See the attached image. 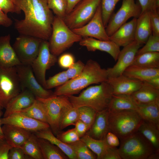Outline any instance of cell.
I'll use <instances>...</instances> for the list:
<instances>
[{"mask_svg": "<svg viewBox=\"0 0 159 159\" xmlns=\"http://www.w3.org/2000/svg\"><path fill=\"white\" fill-rule=\"evenodd\" d=\"M120 141L118 150L121 159H148L156 151L138 131Z\"/></svg>", "mask_w": 159, "mask_h": 159, "instance_id": "obj_6", "label": "cell"}, {"mask_svg": "<svg viewBox=\"0 0 159 159\" xmlns=\"http://www.w3.org/2000/svg\"><path fill=\"white\" fill-rule=\"evenodd\" d=\"M90 149L97 156V159H102L108 146L105 139L98 140L94 139L85 134L80 138Z\"/></svg>", "mask_w": 159, "mask_h": 159, "instance_id": "obj_33", "label": "cell"}, {"mask_svg": "<svg viewBox=\"0 0 159 159\" xmlns=\"http://www.w3.org/2000/svg\"><path fill=\"white\" fill-rule=\"evenodd\" d=\"M18 112L37 120L47 123L46 113L43 105L36 98L31 106Z\"/></svg>", "mask_w": 159, "mask_h": 159, "instance_id": "obj_34", "label": "cell"}, {"mask_svg": "<svg viewBox=\"0 0 159 159\" xmlns=\"http://www.w3.org/2000/svg\"><path fill=\"white\" fill-rule=\"evenodd\" d=\"M67 14L70 13L82 0H67Z\"/></svg>", "mask_w": 159, "mask_h": 159, "instance_id": "obj_55", "label": "cell"}, {"mask_svg": "<svg viewBox=\"0 0 159 159\" xmlns=\"http://www.w3.org/2000/svg\"><path fill=\"white\" fill-rule=\"evenodd\" d=\"M57 57L51 52L48 40H43L38 54L31 66L37 80L44 88L46 71L57 62Z\"/></svg>", "mask_w": 159, "mask_h": 159, "instance_id": "obj_12", "label": "cell"}, {"mask_svg": "<svg viewBox=\"0 0 159 159\" xmlns=\"http://www.w3.org/2000/svg\"><path fill=\"white\" fill-rule=\"evenodd\" d=\"M108 109L97 112L94 121L85 134L96 139H104L109 131Z\"/></svg>", "mask_w": 159, "mask_h": 159, "instance_id": "obj_23", "label": "cell"}, {"mask_svg": "<svg viewBox=\"0 0 159 159\" xmlns=\"http://www.w3.org/2000/svg\"><path fill=\"white\" fill-rule=\"evenodd\" d=\"M74 125V128L80 138L86 134L89 129L86 124L79 120L76 121Z\"/></svg>", "mask_w": 159, "mask_h": 159, "instance_id": "obj_53", "label": "cell"}, {"mask_svg": "<svg viewBox=\"0 0 159 159\" xmlns=\"http://www.w3.org/2000/svg\"><path fill=\"white\" fill-rule=\"evenodd\" d=\"M80 45L86 47L89 51L98 50L110 54L116 61L120 52V47L110 40L105 41L92 37H85L79 42Z\"/></svg>", "mask_w": 159, "mask_h": 159, "instance_id": "obj_18", "label": "cell"}, {"mask_svg": "<svg viewBox=\"0 0 159 159\" xmlns=\"http://www.w3.org/2000/svg\"><path fill=\"white\" fill-rule=\"evenodd\" d=\"M36 99L35 96L29 90H23L8 103L5 108L3 117L28 107L34 103Z\"/></svg>", "mask_w": 159, "mask_h": 159, "instance_id": "obj_19", "label": "cell"}, {"mask_svg": "<svg viewBox=\"0 0 159 159\" xmlns=\"http://www.w3.org/2000/svg\"><path fill=\"white\" fill-rule=\"evenodd\" d=\"M131 96L137 105L159 103V89L146 82Z\"/></svg>", "mask_w": 159, "mask_h": 159, "instance_id": "obj_24", "label": "cell"}, {"mask_svg": "<svg viewBox=\"0 0 159 159\" xmlns=\"http://www.w3.org/2000/svg\"><path fill=\"white\" fill-rule=\"evenodd\" d=\"M144 45L138 50L136 55L148 52H159V36L152 34Z\"/></svg>", "mask_w": 159, "mask_h": 159, "instance_id": "obj_42", "label": "cell"}, {"mask_svg": "<svg viewBox=\"0 0 159 159\" xmlns=\"http://www.w3.org/2000/svg\"><path fill=\"white\" fill-rule=\"evenodd\" d=\"M100 2L101 0H82L62 19L71 29L80 28L92 19Z\"/></svg>", "mask_w": 159, "mask_h": 159, "instance_id": "obj_8", "label": "cell"}, {"mask_svg": "<svg viewBox=\"0 0 159 159\" xmlns=\"http://www.w3.org/2000/svg\"><path fill=\"white\" fill-rule=\"evenodd\" d=\"M159 158V152L156 151L150 156L148 159H158Z\"/></svg>", "mask_w": 159, "mask_h": 159, "instance_id": "obj_57", "label": "cell"}, {"mask_svg": "<svg viewBox=\"0 0 159 159\" xmlns=\"http://www.w3.org/2000/svg\"><path fill=\"white\" fill-rule=\"evenodd\" d=\"M138 131L152 144L156 151L159 152V126L143 120Z\"/></svg>", "mask_w": 159, "mask_h": 159, "instance_id": "obj_30", "label": "cell"}, {"mask_svg": "<svg viewBox=\"0 0 159 159\" xmlns=\"http://www.w3.org/2000/svg\"><path fill=\"white\" fill-rule=\"evenodd\" d=\"M37 137L46 140L60 148L68 158L77 159L75 153L71 147L56 137L50 128L34 132Z\"/></svg>", "mask_w": 159, "mask_h": 159, "instance_id": "obj_28", "label": "cell"}, {"mask_svg": "<svg viewBox=\"0 0 159 159\" xmlns=\"http://www.w3.org/2000/svg\"><path fill=\"white\" fill-rule=\"evenodd\" d=\"M1 124L15 126L32 132L50 128L48 123L37 120L18 112L1 118Z\"/></svg>", "mask_w": 159, "mask_h": 159, "instance_id": "obj_16", "label": "cell"}, {"mask_svg": "<svg viewBox=\"0 0 159 159\" xmlns=\"http://www.w3.org/2000/svg\"><path fill=\"white\" fill-rule=\"evenodd\" d=\"M78 120V108L74 107L72 105L69 107L65 111L60 120L59 125L60 131L69 125H74Z\"/></svg>", "mask_w": 159, "mask_h": 159, "instance_id": "obj_37", "label": "cell"}, {"mask_svg": "<svg viewBox=\"0 0 159 159\" xmlns=\"http://www.w3.org/2000/svg\"><path fill=\"white\" fill-rule=\"evenodd\" d=\"M137 18H133L126 22L111 36L110 40L120 47H123L135 41Z\"/></svg>", "mask_w": 159, "mask_h": 159, "instance_id": "obj_20", "label": "cell"}, {"mask_svg": "<svg viewBox=\"0 0 159 159\" xmlns=\"http://www.w3.org/2000/svg\"><path fill=\"white\" fill-rule=\"evenodd\" d=\"M59 66L63 69H68L74 63L75 59L71 54L66 53L61 55L57 59Z\"/></svg>", "mask_w": 159, "mask_h": 159, "instance_id": "obj_48", "label": "cell"}, {"mask_svg": "<svg viewBox=\"0 0 159 159\" xmlns=\"http://www.w3.org/2000/svg\"><path fill=\"white\" fill-rule=\"evenodd\" d=\"M102 159H121L118 148L108 146Z\"/></svg>", "mask_w": 159, "mask_h": 159, "instance_id": "obj_52", "label": "cell"}, {"mask_svg": "<svg viewBox=\"0 0 159 159\" xmlns=\"http://www.w3.org/2000/svg\"><path fill=\"white\" fill-rule=\"evenodd\" d=\"M138 105L131 95H113L108 110L110 112L136 110Z\"/></svg>", "mask_w": 159, "mask_h": 159, "instance_id": "obj_27", "label": "cell"}, {"mask_svg": "<svg viewBox=\"0 0 159 159\" xmlns=\"http://www.w3.org/2000/svg\"><path fill=\"white\" fill-rule=\"evenodd\" d=\"M22 90L15 66L0 67V105L5 108Z\"/></svg>", "mask_w": 159, "mask_h": 159, "instance_id": "obj_9", "label": "cell"}, {"mask_svg": "<svg viewBox=\"0 0 159 159\" xmlns=\"http://www.w3.org/2000/svg\"><path fill=\"white\" fill-rule=\"evenodd\" d=\"M78 108L79 120L86 124L90 128L94 121L97 112L87 106H82Z\"/></svg>", "mask_w": 159, "mask_h": 159, "instance_id": "obj_40", "label": "cell"}, {"mask_svg": "<svg viewBox=\"0 0 159 159\" xmlns=\"http://www.w3.org/2000/svg\"><path fill=\"white\" fill-rule=\"evenodd\" d=\"M32 159L26 155L20 147H12L10 149L8 155V159Z\"/></svg>", "mask_w": 159, "mask_h": 159, "instance_id": "obj_49", "label": "cell"}, {"mask_svg": "<svg viewBox=\"0 0 159 159\" xmlns=\"http://www.w3.org/2000/svg\"><path fill=\"white\" fill-rule=\"evenodd\" d=\"M12 24V21L7 15L0 9V25L5 27H9Z\"/></svg>", "mask_w": 159, "mask_h": 159, "instance_id": "obj_54", "label": "cell"}, {"mask_svg": "<svg viewBox=\"0 0 159 159\" xmlns=\"http://www.w3.org/2000/svg\"><path fill=\"white\" fill-rule=\"evenodd\" d=\"M12 147L5 138L0 139V159H8L9 151Z\"/></svg>", "mask_w": 159, "mask_h": 159, "instance_id": "obj_50", "label": "cell"}, {"mask_svg": "<svg viewBox=\"0 0 159 159\" xmlns=\"http://www.w3.org/2000/svg\"><path fill=\"white\" fill-rule=\"evenodd\" d=\"M108 77L107 69L102 68L97 62L89 59L79 75L57 87L53 94L68 96L73 95L91 85L107 82Z\"/></svg>", "mask_w": 159, "mask_h": 159, "instance_id": "obj_2", "label": "cell"}, {"mask_svg": "<svg viewBox=\"0 0 159 159\" xmlns=\"http://www.w3.org/2000/svg\"><path fill=\"white\" fill-rule=\"evenodd\" d=\"M122 74L144 82L159 76V68H150L132 64L125 70Z\"/></svg>", "mask_w": 159, "mask_h": 159, "instance_id": "obj_26", "label": "cell"}, {"mask_svg": "<svg viewBox=\"0 0 159 159\" xmlns=\"http://www.w3.org/2000/svg\"><path fill=\"white\" fill-rule=\"evenodd\" d=\"M0 9L5 14L9 13H21L16 0H0Z\"/></svg>", "mask_w": 159, "mask_h": 159, "instance_id": "obj_44", "label": "cell"}, {"mask_svg": "<svg viewBox=\"0 0 159 159\" xmlns=\"http://www.w3.org/2000/svg\"><path fill=\"white\" fill-rule=\"evenodd\" d=\"M44 107L47 116V123L53 133L57 134L61 131L59 125L60 120L64 113L72 106L69 97L64 95H54L46 98L37 97Z\"/></svg>", "mask_w": 159, "mask_h": 159, "instance_id": "obj_7", "label": "cell"}, {"mask_svg": "<svg viewBox=\"0 0 159 159\" xmlns=\"http://www.w3.org/2000/svg\"><path fill=\"white\" fill-rule=\"evenodd\" d=\"M42 39L38 37L20 34L12 46L21 64L31 65L37 56Z\"/></svg>", "mask_w": 159, "mask_h": 159, "instance_id": "obj_10", "label": "cell"}, {"mask_svg": "<svg viewBox=\"0 0 159 159\" xmlns=\"http://www.w3.org/2000/svg\"><path fill=\"white\" fill-rule=\"evenodd\" d=\"M3 108L0 105V110H1Z\"/></svg>", "mask_w": 159, "mask_h": 159, "instance_id": "obj_59", "label": "cell"}, {"mask_svg": "<svg viewBox=\"0 0 159 159\" xmlns=\"http://www.w3.org/2000/svg\"><path fill=\"white\" fill-rule=\"evenodd\" d=\"M113 95L112 88L105 82L88 87L78 96L68 97L74 107L87 106L98 112L108 109Z\"/></svg>", "mask_w": 159, "mask_h": 159, "instance_id": "obj_3", "label": "cell"}, {"mask_svg": "<svg viewBox=\"0 0 159 159\" xmlns=\"http://www.w3.org/2000/svg\"><path fill=\"white\" fill-rule=\"evenodd\" d=\"M136 111L143 120L159 126V103L138 105Z\"/></svg>", "mask_w": 159, "mask_h": 159, "instance_id": "obj_31", "label": "cell"}, {"mask_svg": "<svg viewBox=\"0 0 159 159\" xmlns=\"http://www.w3.org/2000/svg\"><path fill=\"white\" fill-rule=\"evenodd\" d=\"M82 38L70 29L62 19L54 16L49 42L50 51L52 54L57 56L59 55Z\"/></svg>", "mask_w": 159, "mask_h": 159, "instance_id": "obj_5", "label": "cell"}, {"mask_svg": "<svg viewBox=\"0 0 159 159\" xmlns=\"http://www.w3.org/2000/svg\"><path fill=\"white\" fill-rule=\"evenodd\" d=\"M120 0H101L102 14L104 25L107 26L116 5Z\"/></svg>", "mask_w": 159, "mask_h": 159, "instance_id": "obj_38", "label": "cell"}, {"mask_svg": "<svg viewBox=\"0 0 159 159\" xmlns=\"http://www.w3.org/2000/svg\"><path fill=\"white\" fill-rule=\"evenodd\" d=\"M24 14V18L15 20L14 27L21 34L48 40L52 31L54 16L47 6V0H16Z\"/></svg>", "mask_w": 159, "mask_h": 159, "instance_id": "obj_1", "label": "cell"}, {"mask_svg": "<svg viewBox=\"0 0 159 159\" xmlns=\"http://www.w3.org/2000/svg\"><path fill=\"white\" fill-rule=\"evenodd\" d=\"M43 159H67V156L58 147L49 141L37 137Z\"/></svg>", "mask_w": 159, "mask_h": 159, "instance_id": "obj_29", "label": "cell"}, {"mask_svg": "<svg viewBox=\"0 0 159 159\" xmlns=\"http://www.w3.org/2000/svg\"><path fill=\"white\" fill-rule=\"evenodd\" d=\"M69 80L65 71L60 72L46 80L45 88L49 90L58 87L65 84Z\"/></svg>", "mask_w": 159, "mask_h": 159, "instance_id": "obj_41", "label": "cell"}, {"mask_svg": "<svg viewBox=\"0 0 159 159\" xmlns=\"http://www.w3.org/2000/svg\"><path fill=\"white\" fill-rule=\"evenodd\" d=\"M104 139L107 145L109 147H117L120 145L118 138L110 131L107 132Z\"/></svg>", "mask_w": 159, "mask_h": 159, "instance_id": "obj_51", "label": "cell"}, {"mask_svg": "<svg viewBox=\"0 0 159 159\" xmlns=\"http://www.w3.org/2000/svg\"><path fill=\"white\" fill-rule=\"evenodd\" d=\"M141 9L139 3L135 0H123L121 7L111 16L105 29L109 37L131 18H137Z\"/></svg>", "mask_w": 159, "mask_h": 159, "instance_id": "obj_11", "label": "cell"}, {"mask_svg": "<svg viewBox=\"0 0 159 159\" xmlns=\"http://www.w3.org/2000/svg\"><path fill=\"white\" fill-rule=\"evenodd\" d=\"M104 25L100 4L92 19L85 25L72 29L82 37H90L105 41L110 40Z\"/></svg>", "mask_w": 159, "mask_h": 159, "instance_id": "obj_14", "label": "cell"}, {"mask_svg": "<svg viewBox=\"0 0 159 159\" xmlns=\"http://www.w3.org/2000/svg\"><path fill=\"white\" fill-rule=\"evenodd\" d=\"M150 18L152 30V34L159 36V13L158 9L150 12Z\"/></svg>", "mask_w": 159, "mask_h": 159, "instance_id": "obj_46", "label": "cell"}, {"mask_svg": "<svg viewBox=\"0 0 159 159\" xmlns=\"http://www.w3.org/2000/svg\"><path fill=\"white\" fill-rule=\"evenodd\" d=\"M22 90L27 89L36 97L46 98L53 92L44 87L38 82L30 65L21 64L15 66Z\"/></svg>", "mask_w": 159, "mask_h": 159, "instance_id": "obj_13", "label": "cell"}, {"mask_svg": "<svg viewBox=\"0 0 159 159\" xmlns=\"http://www.w3.org/2000/svg\"><path fill=\"white\" fill-rule=\"evenodd\" d=\"M32 159H43L39 146L37 137L34 133L20 147Z\"/></svg>", "mask_w": 159, "mask_h": 159, "instance_id": "obj_35", "label": "cell"}, {"mask_svg": "<svg viewBox=\"0 0 159 159\" xmlns=\"http://www.w3.org/2000/svg\"><path fill=\"white\" fill-rule=\"evenodd\" d=\"M72 148L77 159H95L96 155L80 139L68 144Z\"/></svg>", "mask_w": 159, "mask_h": 159, "instance_id": "obj_36", "label": "cell"}, {"mask_svg": "<svg viewBox=\"0 0 159 159\" xmlns=\"http://www.w3.org/2000/svg\"><path fill=\"white\" fill-rule=\"evenodd\" d=\"M152 34L149 12L141 13L137 18L135 41L143 45Z\"/></svg>", "mask_w": 159, "mask_h": 159, "instance_id": "obj_25", "label": "cell"}, {"mask_svg": "<svg viewBox=\"0 0 159 159\" xmlns=\"http://www.w3.org/2000/svg\"><path fill=\"white\" fill-rule=\"evenodd\" d=\"M2 129L5 139L12 147H20L32 133L17 126L9 124L3 125Z\"/></svg>", "mask_w": 159, "mask_h": 159, "instance_id": "obj_22", "label": "cell"}, {"mask_svg": "<svg viewBox=\"0 0 159 159\" xmlns=\"http://www.w3.org/2000/svg\"><path fill=\"white\" fill-rule=\"evenodd\" d=\"M145 82L153 87L159 89V76L152 78Z\"/></svg>", "mask_w": 159, "mask_h": 159, "instance_id": "obj_56", "label": "cell"}, {"mask_svg": "<svg viewBox=\"0 0 159 159\" xmlns=\"http://www.w3.org/2000/svg\"><path fill=\"white\" fill-rule=\"evenodd\" d=\"M141 9V13L158 9L159 0H138Z\"/></svg>", "mask_w": 159, "mask_h": 159, "instance_id": "obj_47", "label": "cell"}, {"mask_svg": "<svg viewBox=\"0 0 159 159\" xmlns=\"http://www.w3.org/2000/svg\"><path fill=\"white\" fill-rule=\"evenodd\" d=\"M3 113L1 110H0V139L4 138V135L2 130V127L1 125V117Z\"/></svg>", "mask_w": 159, "mask_h": 159, "instance_id": "obj_58", "label": "cell"}, {"mask_svg": "<svg viewBox=\"0 0 159 159\" xmlns=\"http://www.w3.org/2000/svg\"><path fill=\"white\" fill-rule=\"evenodd\" d=\"M143 120L135 110L108 111L109 131L115 134L120 140L137 132Z\"/></svg>", "mask_w": 159, "mask_h": 159, "instance_id": "obj_4", "label": "cell"}, {"mask_svg": "<svg viewBox=\"0 0 159 159\" xmlns=\"http://www.w3.org/2000/svg\"><path fill=\"white\" fill-rule=\"evenodd\" d=\"M107 82L112 88L113 95H131L138 90L143 83L123 74L115 77H108Z\"/></svg>", "mask_w": 159, "mask_h": 159, "instance_id": "obj_17", "label": "cell"}, {"mask_svg": "<svg viewBox=\"0 0 159 159\" xmlns=\"http://www.w3.org/2000/svg\"><path fill=\"white\" fill-rule=\"evenodd\" d=\"M142 46L134 41L123 47L120 51L115 64L106 69L108 77H115L122 74L125 70L132 64L138 50Z\"/></svg>", "mask_w": 159, "mask_h": 159, "instance_id": "obj_15", "label": "cell"}, {"mask_svg": "<svg viewBox=\"0 0 159 159\" xmlns=\"http://www.w3.org/2000/svg\"><path fill=\"white\" fill-rule=\"evenodd\" d=\"M132 64L150 68H159V52H148L136 55Z\"/></svg>", "mask_w": 159, "mask_h": 159, "instance_id": "obj_32", "label": "cell"}, {"mask_svg": "<svg viewBox=\"0 0 159 159\" xmlns=\"http://www.w3.org/2000/svg\"><path fill=\"white\" fill-rule=\"evenodd\" d=\"M85 66V64L80 60L74 62L65 71L69 79H72L77 77L82 72Z\"/></svg>", "mask_w": 159, "mask_h": 159, "instance_id": "obj_45", "label": "cell"}, {"mask_svg": "<svg viewBox=\"0 0 159 159\" xmlns=\"http://www.w3.org/2000/svg\"><path fill=\"white\" fill-rule=\"evenodd\" d=\"M49 8L57 16L63 19L67 14V0H47Z\"/></svg>", "mask_w": 159, "mask_h": 159, "instance_id": "obj_39", "label": "cell"}, {"mask_svg": "<svg viewBox=\"0 0 159 159\" xmlns=\"http://www.w3.org/2000/svg\"><path fill=\"white\" fill-rule=\"evenodd\" d=\"M56 137L62 142L67 144L80 139V138L74 128L63 132H61V131L57 134Z\"/></svg>", "mask_w": 159, "mask_h": 159, "instance_id": "obj_43", "label": "cell"}, {"mask_svg": "<svg viewBox=\"0 0 159 159\" xmlns=\"http://www.w3.org/2000/svg\"><path fill=\"white\" fill-rule=\"evenodd\" d=\"M10 34L0 37V67H15L21 64L12 46Z\"/></svg>", "mask_w": 159, "mask_h": 159, "instance_id": "obj_21", "label": "cell"}]
</instances>
